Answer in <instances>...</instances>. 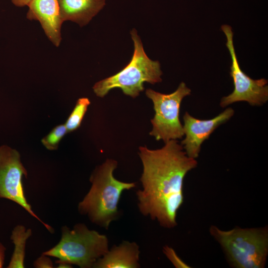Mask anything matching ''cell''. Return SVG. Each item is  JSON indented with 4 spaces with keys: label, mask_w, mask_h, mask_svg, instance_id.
<instances>
[{
    "label": "cell",
    "mask_w": 268,
    "mask_h": 268,
    "mask_svg": "<svg viewBox=\"0 0 268 268\" xmlns=\"http://www.w3.org/2000/svg\"><path fill=\"white\" fill-rule=\"evenodd\" d=\"M139 150L143 165L142 189L136 192L139 210L162 227L173 228L177 225V211L184 202L185 177L198 162L187 155L177 140L165 142L159 149L140 146Z\"/></svg>",
    "instance_id": "1"
},
{
    "label": "cell",
    "mask_w": 268,
    "mask_h": 268,
    "mask_svg": "<svg viewBox=\"0 0 268 268\" xmlns=\"http://www.w3.org/2000/svg\"><path fill=\"white\" fill-rule=\"evenodd\" d=\"M117 165L115 160L108 159L95 169L90 177L91 187L78 205L80 214L105 229L118 217V205L123 192L135 186L134 183L122 182L114 177Z\"/></svg>",
    "instance_id": "2"
},
{
    "label": "cell",
    "mask_w": 268,
    "mask_h": 268,
    "mask_svg": "<svg viewBox=\"0 0 268 268\" xmlns=\"http://www.w3.org/2000/svg\"><path fill=\"white\" fill-rule=\"evenodd\" d=\"M210 234L218 242L230 266L235 268H264L268 255V227L228 230L215 225Z\"/></svg>",
    "instance_id": "3"
},
{
    "label": "cell",
    "mask_w": 268,
    "mask_h": 268,
    "mask_svg": "<svg viewBox=\"0 0 268 268\" xmlns=\"http://www.w3.org/2000/svg\"><path fill=\"white\" fill-rule=\"evenodd\" d=\"M130 33L134 46L131 61L116 74L95 83L93 90L97 96L103 98L111 90L119 88L125 95L135 98L143 91L144 82L153 84L162 81L160 63L146 55L135 29Z\"/></svg>",
    "instance_id": "4"
},
{
    "label": "cell",
    "mask_w": 268,
    "mask_h": 268,
    "mask_svg": "<svg viewBox=\"0 0 268 268\" xmlns=\"http://www.w3.org/2000/svg\"><path fill=\"white\" fill-rule=\"evenodd\" d=\"M59 243L42 254L58 259L56 263L75 265L81 268H93L96 261L109 251L106 236L90 230L83 223L72 229L62 227Z\"/></svg>",
    "instance_id": "5"
},
{
    "label": "cell",
    "mask_w": 268,
    "mask_h": 268,
    "mask_svg": "<svg viewBox=\"0 0 268 268\" xmlns=\"http://www.w3.org/2000/svg\"><path fill=\"white\" fill-rule=\"evenodd\" d=\"M191 90L182 82L173 93L163 94L151 89L145 91L146 96L153 104L155 114L151 120L152 129L149 134L164 142L181 139L184 135L180 121V109L184 97L191 95Z\"/></svg>",
    "instance_id": "6"
},
{
    "label": "cell",
    "mask_w": 268,
    "mask_h": 268,
    "mask_svg": "<svg viewBox=\"0 0 268 268\" xmlns=\"http://www.w3.org/2000/svg\"><path fill=\"white\" fill-rule=\"evenodd\" d=\"M221 28L226 36V45L231 57L230 75L234 88L231 94L221 98L220 106L224 108L240 101L247 102L252 106L262 105L268 100V80L264 78L253 79L242 70L235 53L232 28L225 24Z\"/></svg>",
    "instance_id": "7"
},
{
    "label": "cell",
    "mask_w": 268,
    "mask_h": 268,
    "mask_svg": "<svg viewBox=\"0 0 268 268\" xmlns=\"http://www.w3.org/2000/svg\"><path fill=\"white\" fill-rule=\"evenodd\" d=\"M27 172L18 151L7 145L0 146V198L11 200L26 210L51 233L54 229L44 222L33 211L25 197L22 185Z\"/></svg>",
    "instance_id": "8"
},
{
    "label": "cell",
    "mask_w": 268,
    "mask_h": 268,
    "mask_svg": "<svg viewBox=\"0 0 268 268\" xmlns=\"http://www.w3.org/2000/svg\"><path fill=\"white\" fill-rule=\"evenodd\" d=\"M234 114V110L229 107L212 119L200 120L186 112L183 116L185 137L181 144L187 155L191 158L197 159L203 141L209 138L217 128L228 121Z\"/></svg>",
    "instance_id": "9"
},
{
    "label": "cell",
    "mask_w": 268,
    "mask_h": 268,
    "mask_svg": "<svg viewBox=\"0 0 268 268\" xmlns=\"http://www.w3.org/2000/svg\"><path fill=\"white\" fill-rule=\"evenodd\" d=\"M26 18L39 22L49 41L56 47L62 40V20L57 0H32L27 5Z\"/></svg>",
    "instance_id": "10"
},
{
    "label": "cell",
    "mask_w": 268,
    "mask_h": 268,
    "mask_svg": "<svg viewBox=\"0 0 268 268\" xmlns=\"http://www.w3.org/2000/svg\"><path fill=\"white\" fill-rule=\"evenodd\" d=\"M63 21H70L83 27L105 6V0H57Z\"/></svg>",
    "instance_id": "11"
},
{
    "label": "cell",
    "mask_w": 268,
    "mask_h": 268,
    "mask_svg": "<svg viewBox=\"0 0 268 268\" xmlns=\"http://www.w3.org/2000/svg\"><path fill=\"white\" fill-rule=\"evenodd\" d=\"M139 256V247L134 242L123 241L113 246L110 250L94 264L95 268H137Z\"/></svg>",
    "instance_id": "12"
},
{
    "label": "cell",
    "mask_w": 268,
    "mask_h": 268,
    "mask_svg": "<svg viewBox=\"0 0 268 268\" xmlns=\"http://www.w3.org/2000/svg\"><path fill=\"white\" fill-rule=\"evenodd\" d=\"M31 235V229L22 225H18L13 228L10 239L14 245V250L7 268H24L26 242Z\"/></svg>",
    "instance_id": "13"
},
{
    "label": "cell",
    "mask_w": 268,
    "mask_h": 268,
    "mask_svg": "<svg viewBox=\"0 0 268 268\" xmlns=\"http://www.w3.org/2000/svg\"><path fill=\"white\" fill-rule=\"evenodd\" d=\"M90 104V101L88 98L82 97L77 100L65 124L67 133L73 132L80 127Z\"/></svg>",
    "instance_id": "14"
},
{
    "label": "cell",
    "mask_w": 268,
    "mask_h": 268,
    "mask_svg": "<svg viewBox=\"0 0 268 268\" xmlns=\"http://www.w3.org/2000/svg\"><path fill=\"white\" fill-rule=\"evenodd\" d=\"M67 133L65 124L57 126L49 134L42 138V143L48 150H56L60 141Z\"/></svg>",
    "instance_id": "15"
},
{
    "label": "cell",
    "mask_w": 268,
    "mask_h": 268,
    "mask_svg": "<svg viewBox=\"0 0 268 268\" xmlns=\"http://www.w3.org/2000/svg\"><path fill=\"white\" fill-rule=\"evenodd\" d=\"M163 252L167 258L176 268H190L177 255L171 247L165 246L163 247Z\"/></svg>",
    "instance_id": "16"
},
{
    "label": "cell",
    "mask_w": 268,
    "mask_h": 268,
    "mask_svg": "<svg viewBox=\"0 0 268 268\" xmlns=\"http://www.w3.org/2000/svg\"><path fill=\"white\" fill-rule=\"evenodd\" d=\"M33 265L36 268H52L54 267L50 256L43 254L34 261Z\"/></svg>",
    "instance_id": "17"
},
{
    "label": "cell",
    "mask_w": 268,
    "mask_h": 268,
    "mask_svg": "<svg viewBox=\"0 0 268 268\" xmlns=\"http://www.w3.org/2000/svg\"><path fill=\"white\" fill-rule=\"evenodd\" d=\"M6 248L0 242V268L3 267L4 262Z\"/></svg>",
    "instance_id": "18"
},
{
    "label": "cell",
    "mask_w": 268,
    "mask_h": 268,
    "mask_svg": "<svg viewBox=\"0 0 268 268\" xmlns=\"http://www.w3.org/2000/svg\"><path fill=\"white\" fill-rule=\"evenodd\" d=\"M32 0H11L12 3L17 7L27 6Z\"/></svg>",
    "instance_id": "19"
},
{
    "label": "cell",
    "mask_w": 268,
    "mask_h": 268,
    "mask_svg": "<svg viewBox=\"0 0 268 268\" xmlns=\"http://www.w3.org/2000/svg\"><path fill=\"white\" fill-rule=\"evenodd\" d=\"M58 266L57 267V268H72V265H70V264H66V263H58Z\"/></svg>",
    "instance_id": "20"
}]
</instances>
